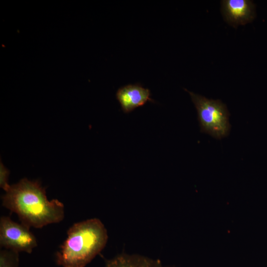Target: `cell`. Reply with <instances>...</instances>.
<instances>
[{"label": "cell", "mask_w": 267, "mask_h": 267, "mask_svg": "<svg viewBox=\"0 0 267 267\" xmlns=\"http://www.w3.org/2000/svg\"><path fill=\"white\" fill-rule=\"evenodd\" d=\"M2 205L15 213L21 223L40 228L64 218V206L57 199L48 200L38 181L24 178L10 185L2 197Z\"/></svg>", "instance_id": "6da1fadb"}, {"label": "cell", "mask_w": 267, "mask_h": 267, "mask_svg": "<svg viewBox=\"0 0 267 267\" xmlns=\"http://www.w3.org/2000/svg\"><path fill=\"white\" fill-rule=\"evenodd\" d=\"M107 230L97 218L73 224L67 237L56 255L57 264L62 267H84L105 247Z\"/></svg>", "instance_id": "7a4b0ae2"}, {"label": "cell", "mask_w": 267, "mask_h": 267, "mask_svg": "<svg viewBox=\"0 0 267 267\" xmlns=\"http://www.w3.org/2000/svg\"><path fill=\"white\" fill-rule=\"evenodd\" d=\"M197 110L201 132L217 139L227 136L230 125L226 106L220 100L208 99L187 90Z\"/></svg>", "instance_id": "3957f363"}, {"label": "cell", "mask_w": 267, "mask_h": 267, "mask_svg": "<svg viewBox=\"0 0 267 267\" xmlns=\"http://www.w3.org/2000/svg\"><path fill=\"white\" fill-rule=\"evenodd\" d=\"M30 228L17 223L9 217L0 219V245L4 249L30 254L37 246V239Z\"/></svg>", "instance_id": "277c9868"}, {"label": "cell", "mask_w": 267, "mask_h": 267, "mask_svg": "<svg viewBox=\"0 0 267 267\" xmlns=\"http://www.w3.org/2000/svg\"><path fill=\"white\" fill-rule=\"evenodd\" d=\"M221 10L224 20L234 27L251 22L256 17L255 5L250 0H223Z\"/></svg>", "instance_id": "5b68a950"}, {"label": "cell", "mask_w": 267, "mask_h": 267, "mask_svg": "<svg viewBox=\"0 0 267 267\" xmlns=\"http://www.w3.org/2000/svg\"><path fill=\"white\" fill-rule=\"evenodd\" d=\"M150 95V90L138 84L122 87L118 89L116 95L125 113L132 112L135 108L143 106L147 102H154Z\"/></svg>", "instance_id": "8992f818"}, {"label": "cell", "mask_w": 267, "mask_h": 267, "mask_svg": "<svg viewBox=\"0 0 267 267\" xmlns=\"http://www.w3.org/2000/svg\"><path fill=\"white\" fill-rule=\"evenodd\" d=\"M105 267H162L159 260L138 254L122 253L108 260Z\"/></svg>", "instance_id": "52a82bcc"}, {"label": "cell", "mask_w": 267, "mask_h": 267, "mask_svg": "<svg viewBox=\"0 0 267 267\" xmlns=\"http://www.w3.org/2000/svg\"><path fill=\"white\" fill-rule=\"evenodd\" d=\"M19 253L6 249L0 251V267H18Z\"/></svg>", "instance_id": "ba28073f"}, {"label": "cell", "mask_w": 267, "mask_h": 267, "mask_svg": "<svg viewBox=\"0 0 267 267\" xmlns=\"http://www.w3.org/2000/svg\"><path fill=\"white\" fill-rule=\"evenodd\" d=\"M9 172L0 162V186L5 192L9 188L10 185L8 183Z\"/></svg>", "instance_id": "9c48e42d"}]
</instances>
